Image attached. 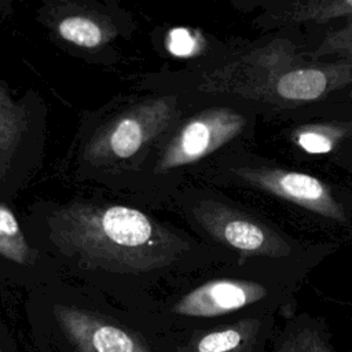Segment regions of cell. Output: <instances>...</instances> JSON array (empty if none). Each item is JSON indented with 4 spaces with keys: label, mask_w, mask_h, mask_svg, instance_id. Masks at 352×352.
<instances>
[{
    "label": "cell",
    "mask_w": 352,
    "mask_h": 352,
    "mask_svg": "<svg viewBox=\"0 0 352 352\" xmlns=\"http://www.w3.org/2000/svg\"><path fill=\"white\" fill-rule=\"evenodd\" d=\"M51 239L81 265L111 272H147L173 264L187 250L175 232L139 209L73 204L48 217Z\"/></svg>",
    "instance_id": "cell-1"
},
{
    "label": "cell",
    "mask_w": 352,
    "mask_h": 352,
    "mask_svg": "<svg viewBox=\"0 0 352 352\" xmlns=\"http://www.w3.org/2000/svg\"><path fill=\"white\" fill-rule=\"evenodd\" d=\"M175 113V96L139 102L98 131L85 148V158L92 162H110L135 155L169 125Z\"/></svg>",
    "instance_id": "cell-2"
},
{
    "label": "cell",
    "mask_w": 352,
    "mask_h": 352,
    "mask_svg": "<svg viewBox=\"0 0 352 352\" xmlns=\"http://www.w3.org/2000/svg\"><path fill=\"white\" fill-rule=\"evenodd\" d=\"M241 124V118L227 109L201 113L170 140L157 164V170H170L204 158L231 139L239 131Z\"/></svg>",
    "instance_id": "cell-3"
},
{
    "label": "cell",
    "mask_w": 352,
    "mask_h": 352,
    "mask_svg": "<svg viewBox=\"0 0 352 352\" xmlns=\"http://www.w3.org/2000/svg\"><path fill=\"white\" fill-rule=\"evenodd\" d=\"M54 315L77 352H151L133 334L87 311L55 305Z\"/></svg>",
    "instance_id": "cell-4"
},
{
    "label": "cell",
    "mask_w": 352,
    "mask_h": 352,
    "mask_svg": "<svg viewBox=\"0 0 352 352\" xmlns=\"http://www.w3.org/2000/svg\"><path fill=\"white\" fill-rule=\"evenodd\" d=\"M264 289L256 283L217 279L210 280L183 296L173 312L184 316L210 318L236 311L264 296Z\"/></svg>",
    "instance_id": "cell-5"
},
{
    "label": "cell",
    "mask_w": 352,
    "mask_h": 352,
    "mask_svg": "<svg viewBox=\"0 0 352 352\" xmlns=\"http://www.w3.org/2000/svg\"><path fill=\"white\" fill-rule=\"evenodd\" d=\"M58 34L67 43L82 48H96L114 36V29L102 21L82 14H70L56 22Z\"/></svg>",
    "instance_id": "cell-6"
},
{
    "label": "cell",
    "mask_w": 352,
    "mask_h": 352,
    "mask_svg": "<svg viewBox=\"0 0 352 352\" xmlns=\"http://www.w3.org/2000/svg\"><path fill=\"white\" fill-rule=\"evenodd\" d=\"M25 111L19 109L0 85V173L8 165L25 128Z\"/></svg>",
    "instance_id": "cell-7"
},
{
    "label": "cell",
    "mask_w": 352,
    "mask_h": 352,
    "mask_svg": "<svg viewBox=\"0 0 352 352\" xmlns=\"http://www.w3.org/2000/svg\"><path fill=\"white\" fill-rule=\"evenodd\" d=\"M326 84V76L320 70L302 69L282 76L276 84V91L285 99L312 100L323 94Z\"/></svg>",
    "instance_id": "cell-8"
},
{
    "label": "cell",
    "mask_w": 352,
    "mask_h": 352,
    "mask_svg": "<svg viewBox=\"0 0 352 352\" xmlns=\"http://www.w3.org/2000/svg\"><path fill=\"white\" fill-rule=\"evenodd\" d=\"M0 254L18 264H29L34 257L16 217L4 205H0Z\"/></svg>",
    "instance_id": "cell-9"
},
{
    "label": "cell",
    "mask_w": 352,
    "mask_h": 352,
    "mask_svg": "<svg viewBox=\"0 0 352 352\" xmlns=\"http://www.w3.org/2000/svg\"><path fill=\"white\" fill-rule=\"evenodd\" d=\"M270 184H274L282 195L302 204H323L327 201L323 184L309 175L296 172L280 173L270 180Z\"/></svg>",
    "instance_id": "cell-10"
},
{
    "label": "cell",
    "mask_w": 352,
    "mask_h": 352,
    "mask_svg": "<svg viewBox=\"0 0 352 352\" xmlns=\"http://www.w3.org/2000/svg\"><path fill=\"white\" fill-rule=\"evenodd\" d=\"M253 340V324L238 323L219 331L205 334L195 344V352H245Z\"/></svg>",
    "instance_id": "cell-11"
},
{
    "label": "cell",
    "mask_w": 352,
    "mask_h": 352,
    "mask_svg": "<svg viewBox=\"0 0 352 352\" xmlns=\"http://www.w3.org/2000/svg\"><path fill=\"white\" fill-rule=\"evenodd\" d=\"M210 228H213L228 245L239 250L253 252L260 249L265 242L263 230L248 220L228 219L221 224L212 221Z\"/></svg>",
    "instance_id": "cell-12"
},
{
    "label": "cell",
    "mask_w": 352,
    "mask_h": 352,
    "mask_svg": "<svg viewBox=\"0 0 352 352\" xmlns=\"http://www.w3.org/2000/svg\"><path fill=\"white\" fill-rule=\"evenodd\" d=\"M166 47L175 56H191L198 50V38L191 30L176 28L168 33Z\"/></svg>",
    "instance_id": "cell-13"
},
{
    "label": "cell",
    "mask_w": 352,
    "mask_h": 352,
    "mask_svg": "<svg viewBox=\"0 0 352 352\" xmlns=\"http://www.w3.org/2000/svg\"><path fill=\"white\" fill-rule=\"evenodd\" d=\"M279 352H331L330 348L319 338V336L304 331L294 334L287 341H285L283 346Z\"/></svg>",
    "instance_id": "cell-14"
},
{
    "label": "cell",
    "mask_w": 352,
    "mask_h": 352,
    "mask_svg": "<svg viewBox=\"0 0 352 352\" xmlns=\"http://www.w3.org/2000/svg\"><path fill=\"white\" fill-rule=\"evenodd\" d=\"M297 143L300 147H302L305 151L312 153V154H323L331 150L333 144L331 140L322 135V133H316V132H304L298 136Z\"/></svg>",
    "instance_id": "cell-15"
}]
</instances>
